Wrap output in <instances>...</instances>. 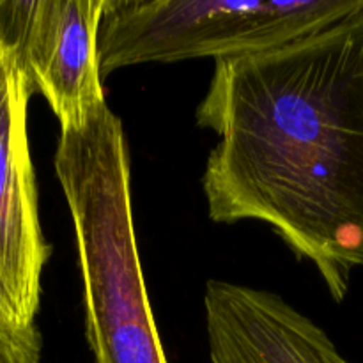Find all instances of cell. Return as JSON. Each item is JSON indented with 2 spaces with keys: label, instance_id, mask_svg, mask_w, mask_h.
<instances>
[{
  "label": "cell",
  "instance_id": "1",
  "mask_svg": "<svg viewBox=\"0 0 363 363\" xmlns=\"http://www.w3.org/2000/svg\"><path fill=\"white\" fill-rule=\"evenodd\" d=\"M197 123L218 135L202 176L209 218L268 223L342 301L363 266V9L215 60Z\"/></svg>",
  "mask_w": 363,
  "mask_h": 363
},
{
  "label": "cell",
  "instance_id": "2",
  "mask_svg": "<svg viewBox=\"0 0 363 363\" xmlns=\"http://www.w3.org/2000/svg\"><path fill=\"white\" fill-rule=\"evenodd\" d=\"M55 174L73 220L96 363H169L138 255L124 128L108 106L60 131Z\"/></svg>",
  "mask_w": 363,
  "mask_h": 363
},
{
  "label": "cell",
  "instance_id": "3",
  "mask_svg": "<svg viewBox=\"0 0 363 363\" xmlns=\"http://www.w3.org/2000/svg\"><path fill=\"white\" fill-rule=\"evenodd\" d=\"M360 9L363 0H106L99 27L101 73L266 52Z\"/></svg>",
  "mask_w": 363,
  "mask_h": 363
},
{
  "label": "cell",
  "instance_id": "4",
  "mask_svg": "<svg viewBox=\"0 0 363 363\" xmlns=\"http://www.w3.org/2000/svg\"><path fill=\"white\" fill-rule=\"evenodd\" d=\"M106 0H0V39L16 52L60 131L78 130L106 105L99 27Z\"/></svg>",
  "mask_w": 363,
  "mask_h": 363
},
{
  "label": "cell",
  "instance_id": "5",
  "mask_svg": "<svg viewBox=\"0 0 363 363\" xmlns=\"http://www.w3.org/2000/svg\"><path fill=\"white\" fill-rule=\"evenodd\" d=\"M34 92L16 52L0 39V284L27 326H35L50 257L38 211L27 110Z\"/></svg>",
  "mask_w": 363,
  "mask_h": 363
},
{
  "label": "cell",
  "instance_id": "6",
  "mask_svg": "<svg viewBox=\"0 0 363 363\" xmlns=\"http://www.w3.org/2000/svg\"><path fill=\"white\" fill-rule=\"evenodd\" d=\"M204 312L211 363H350L321 326L269 291L209 280Z\"/></svg>",
  "mask_w": 363,
  "mask_h": 363
},
{
  "label": "cell",
  "instance_id": "7",
  "mask_svg": "<svg viewBox=\"0 0 363 363\" xmlns=\"http://www.w3.org/2000/svg\"><path fill=\"white\" fill-rule=\"evenodd\" d=\"M41 350L39 330L21 321L0 284V362L41 363Z\"/></svg>",
  "mask_w": 363,
  "mask_h": 363
},
{
  "label": "cell",
  "instance_id": "8",
  "mask_svg": "<svg viewBox=\"0 0 363 363\" xmlns=\"http://www.w3.org/2000/svg\"><path fill=\"white\" fill-rule=\"evenodd\" d=\"M0 363H2V362H0Z\"/></svg>",
  "mask_w": 363,
  "mask_h": 363
}]
</instances>
